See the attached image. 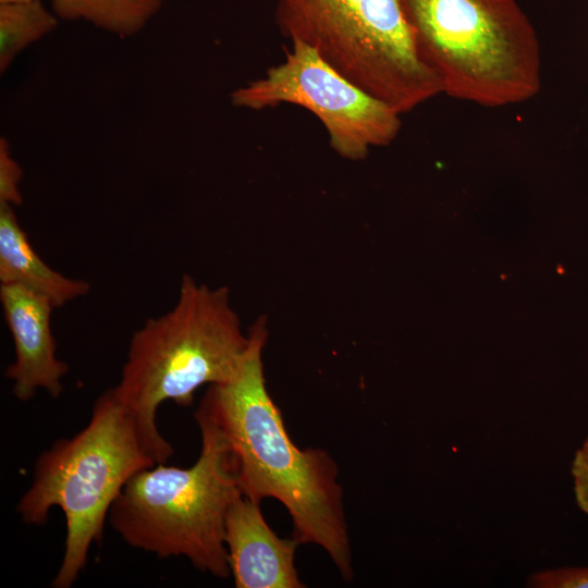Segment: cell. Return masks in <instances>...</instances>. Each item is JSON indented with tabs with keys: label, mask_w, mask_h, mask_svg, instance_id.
Wrapping results in <instances>:
<instances>
[{
	"label": "cell",
	"mask_w": 588,
	"mask_h": 588,
	"mask_svg": "<svg viewBox=\"0 0 588 588\" xmlns=\"http://www.w3.org/2000/svg\"><path fill=\"white\" fill-rule=\"evenodd\" d=\"M0 284H16L60 307L85 296L91 286L48 266L35 252L19 223L14 207L0 204Z\"/></svg>",
	"instance_id": "cell-10"
},
{
	"label": "cell",
	"mask_w": 588,
	"mask_h": 588,
	"mask_svg": "<svg viewBox=\"0 0 588 588\" xmlns=\"http://www.w3.org/2000/svg\"><path fill=\"white\" fill-rule=\"evenodd\" d=\"M531 588H588V567L564 566L536 572L527 580Z\"/></svg>",
	"instance_id": "cell-14"
},
{
	"label": "cell",
	"mask_w": 588,
	"mask_h": 588,
	"mask_svg": "<svg viewBox=\"0 0 588 588\" xmlns=\"http://www.w3.org/2000/svg\"><path fill=\"white\" fill-rule=\"evenodd\" d=\"M195 418L201 433L197 461L187 468L159 463L137 471L115 498L108 519L133 548L161 559L184 556L197 569L226 578L225 517L243 493L221 430L199 407Z\"/></svg>",
	"instance_id": "cell-3"
},
{
	"label": "cell",
	"mask_w": 588,
	"mask_h": 588,
	"mask_svg": "<svg viewBox=\"0 0 588 588\" xmlns=\"http://www.w3.org/2000/svg\"><path fill=\"white\" fill-rule=\"evenodd\" d=\"M250 343L229 289L209 287L189 274L181 280L174 306L133 333L120 381L112 389L156 464L173 454L157 428L158 407L166 401L188 406L201 385L232 379Z\"/></svg>",
	"instance_id": "cell-2"
},
{
	"label": "cell",
	"mask_w": 588,
	"mask_h": 588,
	"mask_svg": "<svg viewBox=\"0 0 588 588\" xmlns=\"http://www.w3.org/2000/svg\"><path fill=\"white\" fill-rule=\"evenodd\" d=\"M23 177V170L12 157L5 138L0 142V204L13 207L23 204L19 185Z\"/></svg>",
	"instance_id": "cell-13"
},
{
	"label": "cell",
	"mask_w": 588,
	"mask_h": 588,
	"mask_svg": "<svg viewBox=\"0 0 588 588\" xmlns=\"http://www.w3.org/2000/svg\"><path fill=\"white\" fill-rule=\"evenodd\" d=\"M571 474L577 506L588 516V437L575 452Z\"/></svg>",
	"instance_id": "cell-15"
},
{
	"label": "cell",
	"mask_w": 588,
	"mask_h": 588,
	"mask_svg": "<svg viewBox=\"0 0 588 588\" xmlns=\"http://www.w3.org/2000/svg\"><path fill=\"white\" fill-rule=\"evenodd\" d=\"M224 541L236 588H302L295 567L299 542L280 538L267 524L259 503L240 494L225 517Z\"/></svg>",
	"instance_id": "cell-9"
},
{
	"label": "cell",
	"mask_w": 588,
	"mask_h": 588,
	"mask_svg": "<svg viewBox=\"0 0 588 588\" xmlns=\"http://www.w3.org/2000/svg\"><path fill=\"white\" fill-rule=\"evenodd\" d=\"M0 302L15 354L5 370V377L13 381V394L26 402L42 389L58 399L69 366L56 354L51 330L54 306L45 296L16 284H0Z\"/></svg>",
	"instance_id": "cell-8"
},
{
	"label": "cell",
	"mask_w": 588,
	"mask_h": 588,
	"mask_svg": "<svg viewBox=\"0 0 588 588\" xmlns=\"http://www.w3.org/2000/svg\"><path fill=\"white\" fill-rule=\"evenodd\" d=\"M275 21L400 114L443 93L400 0H277Z\"/></svg>",
	"instance_id": "cell-6"
},
{
	"label": "cell",
	"mask_w": 588,
	"mask_h": 588,
	"mask_svg": "<svg viewBox=\"0 0 588 588\" xmlns=\"http://www.w3.org/2000/svg\"><path fill=\"white\" fill-rule=\"evenodd\" d=\"M400 2L444 94L499 108L539 93V38L516 0Z\"/></svg>",
	"instance_id": "cell-5"
},
{
	"label": "cell",
	"mask_w": 588,
	"mask_h": 588,
	"mask_svg": "<svg viewBox=\"0 0 588 588\" xmlns=\"http://www.w3.org/2000/svg\"><path fill=\"white\" fill-rule=\"evenodd\" d=\"M252 339L240 371L210 384L200 402L221 430L234 456L240 489L259 503L278 500L293 523V538L327 551L341 576L353 578L350 538L338 482V466L327 451L301 450L291 440L264 376L266 317L248 330Z\"/></svg>",
	"instance_id": "cell-1"
},
{
	"label": "cell",
	"mask_w": 588,
	"mask_h": 588,
	"mask_svg": "<svg viewBox=\"0 0 588 588\" xmlns=\"http://www.w3.org/2000/svg\"><path fill=\"white\" fill-rule=\"evenodd\" d=\"M231 101L250 110L280 103L305 108L327 130L332 149L350 160L364 159L371 147L389 145L401 128L397 111L352 84L297 40L282 63L234 90Z\"/></svg>",
	"instance_id": "cell-7"
},
{
	"label": "cell",
	"mask_w": 588,
	"mask_h": 588,
	"mask_svg": "<svg viewBox=\"0 0 588 588\" xmlns=\"http://www.w3.org/2000/svg\"><path fill=\"white\" fill-rule=\"evenodd\" d=\"M154 465L135 421L113 389L96 400L83 430L40 454L16 511L29 525H42L52 507L61 509L65 517L64 554L52 580L54 588L75 583L90 546L101 539L115 498L134 474Z\"/></svg>",
	"instance_id": "cell-4"
},
{
	"label": "cell",
	"mask_w": 588,
	"mask_h": 588,
	"mask_svg": "<svg viewBox=\"0 0 588 588\" xmlns=\"http://www.w3.org/2000/svg\"><path fill=\"white\" fill-rule=\"evenodd\" d=\"M2 1V0H0ZM53 13L84 21L121 37L136 35L159 12L163 0H51Z\"/></svg>",
	"instance_id": "cell-11"
},
{
	"label": "cell",
	"mask_w": 588,
	"mask_h": 588,
	"mask_svg": "<svg viewBox=\"0 0 588 588\" xmlns=\"http://www.w3.org/2000/svg\"><path fill=\"white\" fill-rule=\"evenodd\" d=\"M58 25V16L41 0L0 1V71L3 73L28 45Z\"/></svg>",
	"instance_id": "cell-12"
}]
</instances>
